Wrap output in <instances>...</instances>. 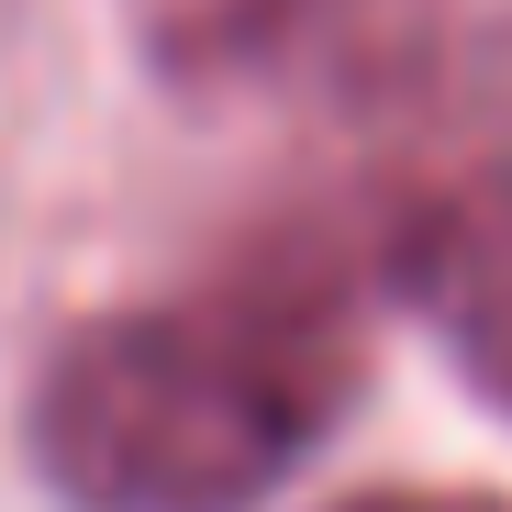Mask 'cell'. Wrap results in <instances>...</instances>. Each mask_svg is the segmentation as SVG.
<instances>
[{"label": "cell", "mask_w": 512, "mask_h": 512, "mask_svg": "<svg viewBox=\"0 0 512 512\" xmlns=\"http://www.w3.org/2000/svg\"><path fill=\"white\" fill-rule=\"evenodd\" d=\"M357 301L279 256L190 301H134L56 334L23 446L67 512H256L357 401Z\"/></svg>", "instance_id": "obj_1"}, {"label": "cell", "mask_w": 512, "mask_h": 512, "mask_svg": "<svg viewBox=\"0 0 512 512\" xmlns=\"http://www.w3.org/2000/svg\"><path fill=\"white\" fill-rule=\"evenodd\" d=\"M390 279L446 334L468 390L512 412V156H479L435 201H412V223L390 245Z\"/></svg>", "instance_id": "obj_2"}, {"label": "cell", "mask_w": 512, "mask_h": 512, "mask_svg": "<svg viewBox=\"0 0 512 512\" xmlns=\"http://www.w3.org/2000/svg\"><path fill=\"white\" fill-rule=\"evenodd\" d=\"M334 512H512L501 490H357V501H334Z\"/></svg>", "instance_id": "obj_3"}]
</instances>
